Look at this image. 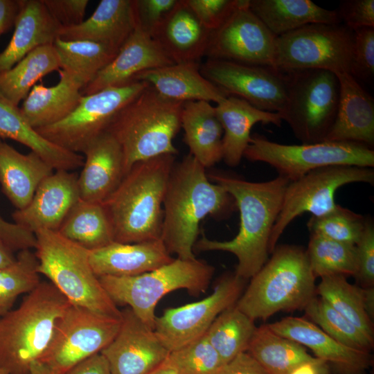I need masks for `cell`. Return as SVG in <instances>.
Returning <instances> with one entry per match:
<instances>
[{
  "label": "cell",
  "instance_id": "52",
  "mask_svg": "<svg viewBox=\"0 0 374 374\" xmlns=\"http://www.w3.org/2000/svg\"><path fill=\"white\" fill-rule=\"evenodd\" d=\"M0 239L13 252L35 248L33 233L21 226L6 221L0 215Z\"/></svg>",
  "mask_w": 374,
  "mask_h": 374
},
{
  "label": "cell",
  "instance_id": "47",
  "mask_svg": "<svg viewBox=\"0 0 374 374\" xmlns=\"http://www.w3.org/2000/svg\"><path fill=\"white\" fill-rule=\"evenodd\" d=\"M243 0H185L202 25L208 30L220 28Z\"/></svg>",
  "mask_w": 374,
  "mask_h": 374
},
{
  "label": "cell",
  "instance_id": "7",
  "mask_svg": "<svg viewBox=\"0 0 374 374\" xmlns=\"http://www.w3.org/2000/svg\"><path fill=\"white\" fill-rule=\"evenodd\" d=\"M34 234L38 273L45 276L71 305L103 316L122 318V312L91 267L89 250L57 231L41 229Z\"/></svg>",
  "mask_w": 374,
  "mask_h": 374
},
{
  "label": "cell",
  "instance_id": "1",
  "mask_svg": "<svg viewBox=\"0 0 374 374\" xmlns=\"http://www.w3.org/2000/svg\"><path fill=\"white\" fill-rule=\"evenodd\" d=\"M208 176L233 198L240 212V228L231 240L217 241L203 236L194 247L200 251H222L234 254L238 259L235 276L244 280L251 278L267 261L271 233L290 181L282 176L262 182L222 173Z\"/></svg>",
  "mask_w": 374,
  "mask_h": 374
},
{
  "label": "cell",
  "instance_id": "19",
  "mask_svg": "<svg viewBox=\"0 0 374 374\" xmlns=\"http://www.w3.org/2000/svg\"><path fill=\"white\" fill-rule=\"evenodd\" d=\"M80 199L76 174L58 170L41 182L30 203L12 217L15 224L33 233L41 229L57 231Z\"/></svg>",
  "mask_w": 374,
  "mask_h": 374
},
{
  "label": "cell",
  "instance_id": "57",
  "mask_svg": "<svg viewBox=\"0 0 374 374\" xmlns=\"http://www.w3.org/2000/svg\"><path fill=\"white\" fill-rule=\"evenodd\" d=\"M364 303L365 310L369 318L373 321L374 317V288L363 287Z\"/></svg>",
  "mask_w": 374,
  "mask_h": 374
},
{
  "label": "cell",
  "instance_id": "50",
  "mask_svg": "<svg viewBox=\"0 0 374 374\" xmlns=\"http://www.w3.org/2000/svg\"><path fill=\"white\" fill-rule=\"evenodd\" d=\"M337 11L341 21L352 30L374 28L373 0H346L341 2Z\"/></svg>",
  "mask_w": 374,
  "mask_h": 374
},
{
  "label": "cell",
  "instance_id": "15",
  "mask_svg": "<svg viewBox=\"0 0 374 374\" xmlns=\"http://www.w3.org/2000/svg\"><path fill=\"white\" fill-rule=\"evenodd\" d=\"M244 280L235 274L223 276L204 299L166 309L157 317L154 331L166 349L171 353L203 336L220 313L236 303Z\"/></svg>",
  "mask_w": 374,
  "mask_h": 374
},
{
  "label": "cell",
  "instance_id": "27",
  "mask_svg": "<svg viewBox=\"0 0 374 374\" xmlns=\"http://www.w3.org/2000/svg\"><path fill=\"white\" fill-rule=\"evenodd\" d=\"M12 37L0 52V73L9 70L36 48L53 44L63 26L49 13L42 0H19Z\"/></svg>",
  "mask_w": 374,
  "mask_h": 374
},
{
  "label": "cell",
  "instance_id": "61",
  "mask_svg": "<svg viewBox=\"0 0 374 374\" xmlns=\"http://www.w3.org/2000/svg\"><path fill=\"white\" fill-rule=\"evenodd\" d=\"M0 374H9L6 370L0 368Z\"/></svg>",
  "mask_w": 374,
  "mask_h": 374
},
{
  "label": "cell",
  "instance_id": "35",
  "mask_svg": "<svg viewBox=\"0 0 374 374\" xmlns=\"http://www.w3.org/2000/svg\"><path fill=\"white\" fill-rule=\"evenodd\" d=\"M247 352L269 374H289L303 363L319 359L302 345L275 333L268 325L256 328Z\"/></svg>",
  "mask_w": 374,
  "mask_h": 374
},
{
  "label": "cell",
  "instance_id": "49",
  "mask_svg": "<svg viewBox=\"0 0 374 374\" xmlns=\"http://www.w3.org/2000/svg\"><path fill=\"white\" fill-rule=\"evenodd\" d=\"M178 0H133L136 24L151 35Z\"/></svg>",
  "mask_w": 374,
  "mask_h": 374
},
{
  "label": "cell",
  "instance_id": "48",
  "mask_svg": "<svg viewBox=\"0 0 374 374\" xmlns=\"http://www.w3.org/2000/svg\"><path fill=\"white\" fill-rule=\"evenodd\" d=\"M357 274L362 287L374 285V226L371 219H366L362 236L355 244Z\"/></svg>",
  "mask_w": 374,
  "mask_h": 374
},
{
  "label": "cell",
  "instance_id": "6",
  "mask_svg": "<svg viewBox=\"0 0 374 374\" xmlns=\"http://www.w3.org/2000/svg\"><path fill=\"white\" fill-rule=\"evenodd\" d=\"M271 253L235 303L253 321L280 311L304 310L317 295L305 250L286 244L276 246Z\"/></svg>",
  "mask_w": 374,
  "mask_h": 374
},
{
  "label": "cell",
  "instance_id": "60",
  "mask_svg": "<svg viewBox=\"0 0 374 374\" xmlns=\"http://www.w3.org/2000/svg\"><path fill=\"white\" fill-rule=\"evenodd\" d=\"M148 374H179V373L167 358L162 364Z\"/></svg>",
  "mask_w": 374,
  "mask_h": 374
},
{
  "label": "cell",
  "instance_id": "21",
  "mask_svg": "<svg viewBox=\"0 0 374 374\" xmlns=\"http://www.w3.org/2000/svg\"><path fill=\"white\" fill-rule=\"evenodd\" d=\"M267 325L275 333L310 348L341 374H363L371 364L369 353L340 344L307 319L287 317Z\"/></svg>",
  "mask_w": 374,
  "mask_h": 374
},
{
  "label": "cell",
  "instance_id": "54",
  "mask_svg": "<svg viewBox=\"0 0 374 374\" xmlns=\"http://www.w3.org/2000/svg\"><path fill=\"white\" fill-rule=\"evenodd\" d=\"M64 374H112L105 357L97 353L68 370Z\"/></svg>",
  "mask_w": 374,
  "mask_h": 374
},
{
  "label": "cell",
  "instance_id": "45",
  "mask_svg": "<svg viewBox=\"0 0 374 374\" xmlns=\"http://www.w3.org/2000/svg\"><path fill=\"white\" fill-rule=\"evenodd\" d=\"M168 359L179 374H216L224 364L206 333L170 353Z\"/></svg>",
  "mask_w": 374,
  "mask_h": 374
},
{
  "label": "cell",
  "instance_id": "13",
  "mask_svg": "<svg viewBox=\"0 0 374 374\" xmlns=\"http://www.w3.org/2000/svg\"><path fill=\"white\" fill-rule=\"evenodd\" d=\"M374 183L371 168L334 166L309 172L287 184L280 211L272 229L269 253H272L286 227L305 212L319 217L330 213L337 204L335 194L338 188L350 183Z\"/></svg>",
  "mask_w": 374,
  "mask_h": 374
},
{
  "label": "cell",
  "instance_id": "39",
  "mask_svg": "<svg viewBox=\"0 0 374 374\" xmlns=\"http://www.w3.org/2000/svg\"><path fill=\"white\" fill-rule=\"evenodd\" d=\"M256 328L254 321L235 304L216 317L206 335L224 364L247 352Z\"/></svg>",
  "mask_w": 374,
  "mask_h": 374
},
{
  "label": "cell",
  "instance_id": "41",
  "mask_svg": "<svg viewBox=\"0 0 374 374\" xmlns=\"http://www.w3.org/2000/svg\"><path fill=\"white\" fill-rule=\"evenodd\" d=\"M305 251L315 278L333 275L355 277L357 269L355 244L310 234Z\"/></svg>",
  "mask_w": 374,
  "mask_h": 374
},
{
  "label": "cell",
  "instance_id": "29",
  "mask_svg": "<svg viewBox=\"0 0 374 374\" xmlns=\"http://www.w3.org/2000/svg\"><path fill=\"white\" fill-rule=\"evenodd\" d=\"M215 112L223 128V160L231 167L238 166L251 139V130L257 123L280 126L279 113L260 110L246 100L229 96L217 104Z\"/></svg>",
  "mask_w": 374,
  "mask_h": 374
},
{
  "label": "cell",
  "instance_id": "26",
  "mask_svg": "<svg viewBox=\"0 0 374 374\" xmlns=\"http://www.w3.org/2000/svg\"><path fill=\"white\" fill-rule=\"evenodd\" d=\"M133 80L143 81L168 99L222 102L228 96L201 73L199 62H186L152 69L137 74Z\"/></svg>",
  "mask_w": 374,
  "mask_h": 374
},
{
  "label": "cell",
  "instance_id": "9",
  "mask_svg": "<svg viewBox=\"0 0 374 374\" xmlns=\"http://www.w3.org/2000/svg\"><path fill=\"white\" fill-rule=\"evenodd\" d=\"M285 74L287 102L280 114L302 143L324 141L337 112L339 82L325 69H303Z\"/></svg>",
  "mask_w": 374,
  "mask_h": 374
},
{
  "label": "cell",
  "instance_id": "2",
  "mask_svg": "<svg viewBox=\"0 0 374 374\" xmlns=\"http://www.w3.org/2000/svg\"><path fill=\"white\" fill-rule=\"evenodd\" d=\"M203 167L188 154L175 163L163 203L161 239L177 258L194 260L200 222L208 215L220 217L236 207L231 195L210 180Z\"/></svg>",
  "mask_w": 374,
  "mask_h": 374
},
{
  "label": "cell",
  "instance_id": "30",
  "mask_svg": "<svg viewBox=\"0 0 374 374\" xmlns=\"http://www.w3.org/2000/svg\"><path fill=\"white\" fill-rule=\"evenodd\" d=\"M53 172L35 152L22 154L0 139V184L16 210L30 203L41 182Z\"/></svg>",
  "mask_w": 374,
  "mask_h": 374
},
{
  "label": "cell",
  "instance_id": "10",
  "mask_svg": "<svg viewBox=\"0 0 374 374\" xmlns=\"http://www.w3.org/2000/svg\"><path fill=\"white\" fill-rule=\"evenodd\" d=\"M243 157L251 161L266 163L279 176L292 181L309 172L328 166H374V151L368 146L353 142L321 141L301 145H285L255 134Z\"/></svg>",
  "mask_w": 374,
  "mask_h": 374
},
{
  "label": "cell",
  "instance_id": "31",
  "mask_svg": "<svg viewBox=\"0 0 374 374\" xmlns=\"http://www.w3.org/2000/svg\"><path fill=\"white\" fill-rule=\"evenodd\" d=\"M60 81L53 87L35 84L23 100L20 109L34 129L55 124L78 106L84 83L76 76L60 69Z\"/></svg>",
  "mask_w": 374,
  "mask_h": 374
},
{
  "label": "cell",
  "instance_id": "53",
  "mask_svg": "<svg viewBox=\"0 0 374 374\" xmlns=\"http://www.w3.org/2000/svg\"><path fill=\"white\" fill-rule=\"evenodd\" d=\"M216 374H269L249 353L238 354L223 364Z\"/></svg>",
  "mask_w": 374,
  "mask_h": 374
},
{
  "label": "cell",
  "instance_id": "14",
  "mask_svg": "<svg viewBox=\"0 0 374 374\" xmlns=\"http://www.w3.org/2000/svg\"><path fill=\"white\" fill-rule=\"evenodd\" d=\"M121 319L70 305L60 318L41 362L64 374L79 362L100 353L116 335Z\"/></svg>",
  "mask_w": 374,
  "mask_h": 374
},
{
  "label": "cell",
  "instance_id": "51",
  "mask_svg": "<svg viewBox=\"0 0 374 374\" xmlns=\"http://www.w3.org/2000/svg\"><path fill=\"white\" fill-rule=\"evenodd\" d=\"M51 16L63 27L80 24L89 3L88 0H42Z\"/></svg>",
  "mask_w": 374,
  "mask_h": 374
},
{
  "label": "cell",
  "instance_id": "58",
  "mask_svg": "<svg viewBox=\"0 0 374 374\" xmlns=\"http://www.w3.org/2000/svg\"><path fill=\"white\" fill-rule=\"evenodd\" d=\"M15 259L13 251L0 239V269L12 264Z\"/></svg>",
  "mask_w": 374,
  "mask_h": 374
},
{
  "label": "cell",
  "instance_id": "17",
  "mask_svg": "<svg viewBox=\"0 0 374 374\" xmlns=\"http://www.w3.org/2000/svg\"><path fill=\"white\" fill-rule=\"evenodd\" d=\"M249 3V0H243L220 28L211 31L205 56L274 68L277 37L250 10Z\"/></svg>",
  "mask_w": 374,
  "mask_h": 374
},
{
  "label": "cell",
  "instance_id": "28",
  "mask_svg": "<svg viewBox=\"0 0 374 374\" xmlns=\"http://www.w3.org/2000/svg\"><path fill=\"white\" fill-rule=\"evenodd\" d=\"M135 26L133 0H101L89 18L78 25L63 27L59 37L92 41L120 49Z\"/></svg>",
  "mask_w": 374,
  "mask_h": 374
},
{
  "label": "cell",
  "instance_id": "24",
  "mask_svg": "<svg viewBox=\"0 0 374 374\" xmlns=\"http://www.w3.org/2000/svg\"><path fill=\"white\" fill-rule=\"evenodd\" d=\"M211 31L199 21L185 0H178L151 34L175 63L198 62L205 56Z\"/></svg>",
  "mask_w": 374,
  "mask_h": 374
},
{
  "label": "cell",
  "instance_id": "55",
  "mask_svg": "<svg viewBox=\"0 0 374 374\" xmlns=\"http://www.w3.org/2000/svg\"><path fill=\"white\" fill-rule=\"evenodd\" d=\"M19 6V0H0V35L15 24Z\"/></svg>",
  "mask_w": 374,
  "mask_h": 374
},
{
  "label": "cell",
  "instance_id": "32",
  "mask_svg": "<svg viewBox=\"0 0 374 374\" xmlns=\"http://www.w3.org/2000/svg\"><path fill=\"white\" fill-rule=\"evenodd\" d=\"M184 141L190 154L205 168L223 159V128L215 107L206 101H188L184 104L181 116Z\"/></svg>",
  "mask_w": 374,
  "mask_h": 374
},
{
  "label": "cell",
  "instance_id": "22",
  "mask_svg": "<svg viewBox=\"0 0 374 374\" xmlns=\"http://www.w3.org/2000/svg\"><path fill=\"white\" fill-rule=\"evenodd\" d=\"M82 170L78 177L80 199L103 202L125 175L122 149L108 132L100 134L83 151Z\"/></svg>",
  "mask_w": 374,
  "mask_h": 374
},
{
  "label": "cell",
  "instance_id": "43",
  "mask_svg": "<svg viewBox=\"0 0 374 374\" xmlns=\"http://www.w3.org/2000/svg\"><path fill=\"white\" fill-rule=\"evenodd\" d=\"M38 261L30 249L21 250L15 262L0 269V317L9 312L17 297L40 283Z\"/></svg>",
  "mask_w": 374,
  "mask_h": 374
},
{
  "label": "cell",
  "instance_id": "4",
  "mask_svg": "<svg viewBox=\"0 0 374 374\" xmlns=\"http://www.w3.org/2000/svg\"><path fill=\"white\" fill-rule=\"evenodd\" d=\"M70 305L52 283L40 282L18 308L1 317L0 368L9 374H29L46 354Z\"/></svg>",
  "mask_w": 374,
  "mask_h": 374
},
{
  "label": "cell",
  "instance_id": "12",
  "mask_svg": "<svg viewBox=\"0 0 374 374\" xmlns=\"http://www.w3.org/2000/svg\"><path fill=\"white\" fill-rule=\"evenodd\" d=\"M148 86L147 82L134 80L82 96L66 118L36 131L64 149L83 152L92 141L107 130L116 114Z\"/></svg>",
  "mask_w": 374,
  "mask_h": 374
},
{
  "label": "cell",
  "instance_id": "20",
  "mask_svg": "<svg viewBox=\"0 0 374 374\" xmlns=\"http://www.w3.org/2000/svg\"><path fill=\"white\" fill-rule=\"evenodd\" d=\"M172 64L151 35L136 24L115 57L82 88V95L125 85L142 71Z\"/></svg>",
  "mask_w": 374,
  "mask_h": 374
},
{
  "label": "cell",
  "instance_id": "33",
  "mask_svg": "<svg viewBox=\"0 0 374 374\" xmlns=\"http://www.w3.org/2000/svg\"><path fill=\"white\" fill-rule=\"evenodd\" d=\"M0 139H10L26 145L56 170L69 171L84 163V157L79 153L64 149L41 136L27 121L20 107L1 92Z\"/></svg>",
  "mask_w": 374,
  "mask_h": 374
},
{
  "label": "cell",
  "instance_id": "16",
  "mask_svg": "<svg viewBox=\"0 0 374 374\" xmlns=\"http://www.w3.org/2000/svg\"><path fill=\"white\" fill-rule=\"evenodd\" d=\"M202 74L229 96L265 112L281 114L287 102L285 74L273 67L208 59Z\"/></svg>",
  "mask_w": 374,
  "mask_h": 374
},
{
  "label": "cell",
  "instance_id": "46",
  "mask_svg": "<svg viewBox=\"0 0 374 374\" xmlns=\"http://www.w3.org/2000/svg\"><path fill=\"white\" fill-rule=\"evenodd\" d=\"M350 75L364 81L374 75V28L354 30Z\"/></svg>",
  "mask_w": 374,
  "mask_h": 374
},
{
  "label": "cell",
  "instance_id": "40",
  "mask_svg": "<svg viewBox=\"0 0 374 374\" xmlns=\"http://www.w3.org/2000/svg\"><path fill=\"white\" fill-rule=\"evenodd\" d=\"M317 295L370 337L374 339L373 321L364 303L363 287L349 283L346 276L333 275L321 278Z\"/></svg>",
  "mask_w": 374,
  "mask_h": 374
},
{
  "label": "cell",
  "instance_id": "23",
  "mask_svg": "<svg viewBox=\"0 0 374 374\" xmlns=\"http://www.w3.org/2000/svg\"><path fill=\"white\" fill-rule=\"evenodd\" d=\"M339 100L335 122L324 141L353 142L374 145V100L348 73H335Z\"/></svg>",
  "mask_w": 374,
  "mask_h": 374
},
{
  "label": "cell",
  "instance_id": "5",
  "mask_svg": "<svg viewBox=\"0 0 374 374\" xmlns=\"http://www.w3.org/2000/svg\"><path fill=\"white\" fill-rule=\"evenodd\" d=\"M184 104L148 84L116 114L106 131L122 149L125 174L137 162L178 154L173 139L181 128Z\"/></svg>",
  "mask_w": 374,
  "mask_h": 374
},
{
  "label": "cell",
  "instance_id": "44",
  "mask_svg": "<svg viewBox=\"0 0 374 374\" xmlns=\"http://www.w3.org/2000/svg\"><path fill=\"white\" fill-rule=\"evenodd\" d=\"M366 218L353 211L337 205L323 215L312 216L307 223L310 234L335 241L356 244L365 226Z\"/></svg>",
  "mask_w": 374,
  "mask_h": 374
},
{
  "label": "cell",
  "instance_id": "36",
  "mask_svg": "<svg viewBox=\"0 0 374 374\" xmlns=\"http://www.w3.org/2000/svg\"><path fill=\"white\" fill-rule=\"evenodd\" d=\"M57 232L89 251L114 242L112 227L102 204L80 199L71 209Z\"/></svg>",
  "mask_w": 374,
  "mask_h": 374
},
{
  "label": "cell",
  "instance_id": "18",
  "mask_svg": "<svg viewBox=\"0 0 374 374\" xmlns=\"http://www.w3.org/2000/svg\"><path fill=\"white\" fill-rule=\"evenodd\" d=\"M121 312L120 328L100 353L112 374H148L167 359L170 352L130 308Z\"/></svg>",
  "mask_w": 374,
  "mask_h": 374
},
{
  "label": "cell",
  "instance_id": "56",
  "mask_svg": "<svg viewBox=\"0 0 374 374\" xmlns=\"http://www.w3.org/2000/svg\"><path fill=\"white\" fill-rule=\"evenodd\" d=\"M326 364L321 359L305 362L295 367L289 374H323Z\"/></svg>",
  "mask_w": 374,
  "mask_h": 374
},
{
  "label": "cell",
  "instance_id": "59",
  "mask_svg": "<svg viewBox=\"0 0 374 374\" xmlns=\"http://www.w3.org/2000/svg\"><path fill=\"white\" fill-rule=\"evenodd\" d=\"M29 374H59V373L55 372L54 370H53L46 364L41 362H37L34 363L32 365L30 369Z\"/></svg>",
  "mask_w": 374,
  "mask_h": 374
},
{
  "label": "cell",
  "instance_id": "11",
  "mask_svg": "<svg viewBox=\"0 0 374 374\" xmlns=\"http://www.w3.org/2000/svg\"><path fill=\"white\" fill-rule=\"evenodd\" d=\"M354 31L341 24H310L278 36L274 68L350 74Z\"/></svg>",
  "mask_w": 374,
  "mask_h": 374
},
{
  "label": "cell",
  "instance_id": "8",
  "mask_svg": "<svg viewBox=\"0 0 374 374\" xmlns=\"http://www.w3.org/2000/svg\"><path fill=\"white\" fill-rule=\"evenodd\" d=\"M215 268L205 261L174 260L152 271L133 276H101L100 282L116 305H127L154 330L155 309L167 294L184 289L197 296L206 291Z\"/></svg>",
  "mask_w": 374,
  "mask_h": 374
},
{
  "label": "cell",
  "instance_id": "42",
  "mask_svg": "<svg viewBox=\"0 0 374 374\" xmlns=\"http://www.w3.org/2000/svg\"><path fill=\"white\" fill-rule=\"evenodd\" d=\"M304 310L312 323L340 344L370 353L374 339L356 327L320 296L316 295L312 298Z\"/></svg>",
  "mask_w": 374,
  "mask_h": 374
},
{
  "label": "cell",
  "instance_id": "38",
  "mask_svg": "<svg viewBox=\"0 0 374 374\" xmlns=\"http://www.w3.org/2000/svg\"><path fill=\"white\" fill-rule=\"evenodd\" d=\"M53 45L60 69L76 76L84 86L115 57L119 51L96 42L66 41L60 37L54 41Z\"/></svg>",
  "mask_w": 374,
  "mask_h": 374
},
{
  "label": "cell",
  "instance_id": "3",
  "mask_svg": "<svg viewBox=\"0 0 374 374\" xmlns=\"http://www.w3.org/2000/svg\"><path fill=\"white\" fill-rule=\"evenodd\" d=\"M175 156L164 154L136 163L103 202L114 242L161 239L163 203Z\"/></svg>",
  "mask_w": 374,
  "mask_h": 374
},
{
  "label": "cell",
  "instance_id": "37",
  "mask_svg": "<svg viewBox=\"0 0 374 374\" xmlns=\"http://www.w3.org/2000/svg\"><path fill=\"white\" fill-rule=\"evenodd\" d=\"M60 69L58 57L53 45L39 46L11 69L0 73V92L19 106L38 80Z\"/></svg>",
  "mask_w": 374,
  "mask_h": 374
},
{
  "label": "cell",
  "instance_id": "34",
  "mask_svg": "<svg viewBox=\"0 0 374 374\" xmlns=\"http://www.w3.org/2000/svg\"><path fill=\"white\" fill-rule=\"evenodd\" d=\"M250 10L276 37L310 24H340L337 10L310 0H249Z\"/></svg>",
  "mask_w": 374,
  "mask_h": 374
},
{
  "label": "cell",
  "instance_id": "25",
  "mask_svg": "<svg viewBox=\"0 0 374 374\" xmlns=\"http://www.w3.org/2000/svg\"><path fill=\"white\" fill-rule=\"evenodd\" d=\"M174 260L161 239L136 243L113 242L98 249L89 251V260L99 278L140 275Z\"/></svg>",
  "mask_w": 374,
  "mask_h": 374
}]
</instances>
